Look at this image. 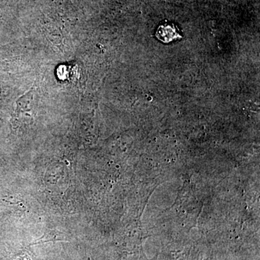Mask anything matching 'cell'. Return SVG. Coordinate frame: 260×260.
Segmentation results:
<instances>
[{
	"label": "cell",
	"instance_id": "7a4b0ae2",
	"mask_svg": "<svg viewBox=\"0 0 260 260\" xmlns=\"http://www.w3.org/2000/svg\"><path fill=\"white\" fill-rule=\"evenodd\" d=\"M35 90L34 88L29 90L28 93H25L23 96L19 98L17 101V112L19 114H25V113H30L35 109L36 105H37V98H36Z\"/></svg>",
	"mask_w": 260,
	"mask_h": 260
},
{
	"label": "cell",
	"instance_id": "6da1fadb",
	"mask_svg": "<svg viewBox=\"0 0 260 260\" xmlns=\"http://www.w3.org/2000/svg\"><path fill=\"white\" fill-rule=\"evenodd\" d=\"M155 37L158 38L160 42L165 44L177 39H182V36L180 35L179 29L173 23H164L160 25L157 30Z\"/></svg>",
	"mask_w": 260,
	"mask_h": 260
}]
</instances>
